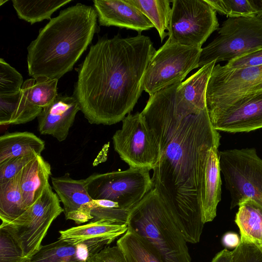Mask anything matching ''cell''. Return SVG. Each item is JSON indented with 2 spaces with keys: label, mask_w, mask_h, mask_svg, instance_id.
I'll use <instances>...</instances> for the list:
<instances>
[{
  "label": "cell",
  "mask_w": 262,
  "mask_h": 262,
  "mask_svg": "<svg viewBox=\"0 0 262 262\" xmlns=\"http://www.w3.org/2000/svg\"><path fill=\"white\" fill-rule=\"evenodd\" d=\"M220 14L229 17H254L257 11L253 0H205Z\"/></svg>",
  "instance_id": "f1b7e54d"
},
{
  "label": "cell",
  "mask_w": 262,
  "mask_h": 262,
  "mask_svg": "<svg viewBox=\"0 0 262 262\" xmlns=\"http://www.w3.org/2000/svg\"><path fill=\"white\" fill-rule=\"evenodd\" d=\"M211 262H232V253L227 249L218 252Z\"/></svg>",
  "instance_id": "ab89813d"
},
{
  "label": "cell",
  "mask_w": 262,
  "mask_h": 262,
  "mask_svg": "<svg viewBox=\"0 0 262 262\" xmlns=\"http://www.w3.org/2000/svg\"><path fill=\"white\" fill-rule=\"evenodd\" d=\"M262 90V65L232 69L215 65L206 90L208 112L223 107L238 97Z\"/></svg>",
  "instance_id": "7c38bea8"
},
{
  "label": "cell",
  "mask_w": 262,
  "mask_h": 262,
  "mask_svg": "<svg viewBox=\"0 0 262 262\" xmlns=\"http://www.w3.org/2000/svg\"><path fill=\"white\" fill-rule=\"evenodd\" d=\"M20 92L11 95H0L1 125H8L15 111Z\"/></svg>",
  "instance_id": "d590c367"
},
{
  "label": "cell",
  "mask_w": 262,
  "mask_h": 262,
  "mask_svg": "<svg viewBox=\"0 0 262 262\" xmlns=\"http://www.w3.org/2000/svg\"><path fill=\"white\" fill-rule=\"evenodd\" d=\"M128 225L156 249L164 262H191L187 242L155 189L129 210Z\"/></svg>",
  "instance_id": "277c9868"
},
{
  "label": "cell",
  "mask_w": 262,
  "mask_h": 262,
  "mask_svg": "<svg viewBox=\"0 0 262 262\" xmlns=\"http://www.w3.org/2000/svg\"><path fill=\"white\" fill-rule=\"evenodd\" d=\"M232 262H262V248L241 243L232 251Z\"/></svg>",
  "instance_id": "836d02e7"
},
{
  "label": "cell",
  "mask_w": 262,
  "mask_h": 262,
  "mask_svg": "<svg viewBox=\"0 0 262 262\" xmlns=\"http://www.w3.org/2000/svg\"><path fill=\"white\" fill-rule=\"evenodd\" d=\"M71 1L12 0V3L18 18L32 25L44 19L50 20L55 11Z\"/></svg>",
  "instance_id": "484cf974"
},
{
  "label": "cell",
  "mask_w": 262,
  "mask_h": 262,
  "mask_svg": "<svg viewBox=\"0 0 262 262\" xmlns=\"http://www.w3.org/2000/svg\"><path fill=\"white\" fill-rule=\"evenodd\" d=\"M79 111V104L73 96L58 94L53 101L43 108L37 117L39 133L50 135L59 142L63 141Z\"/></svg>",
  "instance_id": "9a60e30c"
},
{
  "label": "cell",
  "mask_w": 262,
  "mask_h": 262,
  "mask_svg": "<svg viewBox=\"0 0 262 262\" xmlns=\"http://www.w3.org/2000/svg\"><path fill=\"white\" fill-rule=\"evenodd\" d=\"M51 174L50 164L41 155H37L17 176L23 202L27 209L41 196Z\"/></svg>",
  "instance_id": "ffe728a7"
},
{
  "label": "cell",
  "mask_w": 262,
  "mask_h": 262,
  "mask_svg": "<svg viewBox=\"0 0 262 262\" xmlns=\"http://www.w3.org/2000/svg\"><path fill=\"white\" fill-rule=\"evenodd\" d=\"M221 172L231 196L230 208L247 199L262 207V159L254 148L219 152Z\"/></svg>",
  "instance_id": "8992f818"
},
{
  "label": "cell",
  "mask_w": 262,
  "mask_h": 262,
  "mask_svg": "<svg viewBox=\"0 0 262 262\" xmlns=\"http://www.w3.org/2000/svg\"><path fill=\"white\" fill-rule=\"evenodd\" d=\"M167 41L201 48L219 29L216 12L205 0H173Z\"/></svg>",
  "instance_id": "9c48e42d"
},
{
  "label": "cell",
  "mask_w": 262,
  "mask_h": 262,
  "mask_svg": "<svg viewBox=\"0 0 262 262\" xmlns=\"http://www.w3.org/2000/svg\"><path fill=\"white\" fill-rule=\"evenodd\" d=\"M90 262H127L121 249L117 246L104 247L95 254Z\"/></svg>",
  "instance_id": "8d00e7d4"
},
{
  "label": "cell",
  "mask_w": 262,
  "mask_h": 262,
  "mask_svg": "<svg viewBox=\"0 0 262 262\" xmlns=\"http://www.w3.org/2000/svg\"><path fill=\"white\" fill-rule=\"evenodd\" d=\"M93 3L99 26L132 29L139 34L154 27L144 14L125 0H94Z\"/></svg>",
  "instance_id": "e0dca14e"
},
{
  "label": "cell",
  "mask_w": 262,
  "mask_h": 262,
  "mask_svg": "<svg viewBox=\"0 0 262 262\" xmlns=\"http://www.w3.org/2000/svg\"><path fill=\"white\" fill-rule=\"evenodd\" d=\"M139 9L152 23L161 41L168 36L171 8L169 0H125Z\"/></svg>",
  "instance_id": "83f0119b"
},
{
  "label": "cell",
  "mask_w": 262,
  "mask_h": 262,
  "mask_svg": "<svg viewBox=\"0 0 262 262\" xmlns=\"http://www.w3.org/2000/svg\"><path fill=\"white\" fill-rule=\"evenodd\" d=\"M216 130L249 132L262 128V90L247 93L208 112Z\"/></svg>",
  "instance_id": "4fadbf2b"
},
{
  "label": "cell",
  "mask_w": 262,
  "mask_h": 262,
  "mask_svg": "<svg viewBox=\"0 0 262 262\" xmlns=\"http://www.w3.org/2000/svg\"><path fill=\"white\" fill-rule=\"evenodd\" d=\"M180 83L150 96L141 113L159 149L151 177L153 189L171 211L186 242L196 244L204 225L201 189L206 160L209 149L219 146L221 136L207 108L189 115L177 109Z\"/></svg>",
  "instance_id": "6da1fadb"
},
{
  "label": "cell",
  "mask_w": 262,
  "mask_h": 262,
  "mask_svg": "<svg viewBox=\"0 0 262 262\" xmlns=\"http://www.w3.org/2000/svg\"><path fill=\"white\" fill-rule=\"evenodd\" d=\"M24 82L21 74L1 58L0 95H11L19 92Z\"/></svg>",
  "instance_id": "f546056e"
},
{
  "label": "cell",
  "mask_w": 262,
  "mask_h": 262,
  "mask_svg": "<svg viewBox=\"0 0 262 262\" xmlns=\"http://www.w3.org/2000/svg\"><path fill=\"white\" fill-rule=\"evenodd\" d=\"M45 147V142L33 133H6L0 137V163L11 158L31 154L41 155Z\"/></svg>",
  "instance_id": "cb8c5ba5"
},
{
  "label": "cell",
  "mask_w": 262,
  "mask_h": 262,
  "mask_svg": "<svg viewBox=\"0 0 262 262\" xmlns=\"http://www.w3.org/2000/svg\"><path fill=\"white\" fill-rule=\"evenodd\" d=\"M60 200L49 183L41 196L24 213L0 227L8 231L28 259L40 248L54 220L63 212Z\"/></svg>",
  "instance_id": "52a82bcc"
},
{
  "label": "cell",
  "mask_w": 262,
  "mask_h": 262,
  "mask_svg": "<svg viewBox=\"0 0 262 262\" xmlns=\"http://www.w3.org/2000/svg\"><path fill=\"white\" fill-rule=\"evenodd\" d=\"M114 241L99 238L74 244L62 239L41 246L26 262H90L104 246Z\"/></svg>",
  "instance_id": "2e32d148"
},
{
  "label": "cell",
  "mask_w": 262,
  "mask_h": 262,
  "mask_svg": "<svg viewBox=\"0 0 262 262\" xmlns=\"http://www.w3.org/2000/svg\"><path fill=\"white\" fill-rule=\"evenodd\" d=\"M64 215L67 220H73L77 224L85 223L93 218L91 214V207L89 203L84 204L78 210Z\"/></svg>",
  "instance_id": "74e56055"
},
{
  "label": "cell",
  "mask_w": 262,
  "mask_h": 262,
  "mask_svg": "<svg viewBox=\"0 0 262 262\" xmlns=\"http://www.w3.org/2000/svg\"><path fill=\"white\" fill-rule=\"evenodd\" d=\"M202 48L166 41L151 59L145 72L143 90L149 96L169 86L182 82L199 67Z\"/></svg>",
  "instance_id": "30bf717a"
},
{
  "label": "cell",
  "mask_w": 262,
  "mask_h": 262,
  "mask_svg": "<svg viewBox=\"0 0 262 262\" xmlns=\"http://www.w3.org/2000/svg\"><path fill=\"white\" fill-rule=\"evenodd\" d=\"M156 52L149 37H99L76 71L73 96L92 124L111 125L129 114L143 90L147 68Z\"/></svg>",
  "instance_id": "7a4b0ae2"
},
{
  "label": "cell",
  "mask_w": 262,
  "mask_h": 262,
  "mask_svg": "<svg viewBox=\"0 0 262 262\" xmlns=\"http://www.w3.org/2000/svg\"><path fill=\"white\" fill-rule=\"evenodd\" d=\"M114 150L129 167L153 169L159 158L155 138L141 113L128 114L114 134Z\"/></svg>",
  "instance_id": "8fae6325"
},
{
  "label": "cell",
  "mask_w": 262,
  "mask_h": 262,
  "mask_svg": "<svg viewBox=\"0 0 262 262\" xmlns=\"http://www.w3.org/2000/svg\"><path fill=\"white\" fill-rule=\"evenodd\" d=\"M262 65V48L228 61L224 66L232 69H243Z\"/></svg>",
  "instance_id": "e575fe53"
},
{
  "label": "cell",
  "mask_w": 262,
  "mask_h": 262,
  "mask_svg": "<svg viewBox=\"0 0 262 262\" xmlns=\"http://www.w3.org/2000/svg\"><path fill=\"white\" fill-rule=\"evenodd\" d=\"M149 170L129 167L123 171L94 173L85 179L86 189L93 200H111L130 210L153 189Z\"/></svg>",
  "instance_id": "ba28073f"
},
{
  "label": "cell",
  "mask_w": 262,
  "mask_h": 262,
  "mask_svg": "<svg viewBox=\"0 0 262 262\" xmlns=\"http://www.w3.org/2000/svg\"><path fill=\"white\" fill-rule=\"evenodd\" d=\"M36 154L8 159L0 163V183L15 178L22 169L36 156Z\"/></svg>",
  "instance_id": "1f68e13d"
},
{
  "label": "cell",
  "mask_w": 262,
  "mask_h": 262,
  "mask_svg": "<svg viewBox=\"0 0 262 262\" xmlns=\"http://www.w3.org/2000/svg\"><path fill=\"white\" fill-rule=\"evenodd\" d=\"M262 48V17H228L218 35L202 49L199 67L215 60L230 61Z\"/></svg>",
  "instance_id": "5b68a950"
},
{
  "label": "cell",
  "mask_w": 262,
  "mask_h": 262,
  "mask_svg": "<svg viewBox=\"0 0 262 262\" xmlns=\"http://www.w3.org/2000/svg\"><path fill=\"white\" fill-rule=\"evenodd\" d=\"M53 189L63 204L64 214L79 209L93 201L86 186L85 179L75 180L69 173L58 177H52Z\"/></svg>",
  "instance_id": "603a6c76"
},
{
  "label": "cell",
  "mask_w": 262,
  "mask_h": 262,
  "mask_svg": "<svg viewBox=\"0 0 262 262\" xmlns=\"http://www.w3.org/2000/svg\"><path fill=\"white\" fill-rule=\"evenodd\" d=\"M253 2L257 11V16L262 17V0H253Z\"/></svg>",
  "instance_id": "60d3db41"
},
{
  "label": "cell",
  "mask_w": 262,
  "mask_h": 262,
  "mask_svg": "<svg viewBox=\"0 0 262 262\" xmlns=\"http://www.w3.org/2000/svg\"><path fill=\"white\" fill-rule=\"evenodd\" d=\"M218 147L213 146L208 151L201 183V210L204 224L215 217L217 206L221 200L222 181Z\"/></svg>",
  "instance_id": "d6986e66"
},
{
  "label": "cell",
  "mask_w": 262,
  "mask_h": 262,
  "mask_svg": "<svg viewBox=\"0 0 262 262\" xmlns=\"http://www.w3.org/2000/svg\"><path fill=\"white\" fill-rule=\"evenodd\" d=\"M27 260L12 235L0 227V262H26Z\"/></svg>",
  "instance_id": "4dcf8cb0"
},
{
  "label": "cell",
  "mask_w": 262,
  "mask_h": 262,
  "mask_svg": "<svg viewBox=\"0 0 262 262\" xmlns=\"http://www.w3.org/2000/svg\"><path fill=\"white\" fill-rule=\"evenodd\" d=\"M58 80L45 77L25 80L8 125L24 124L37 117L57 96Z\"/></svg>",
  "instance_id": "5bb4252c"
},
{
  "label": "cell",
  "mask_w": 262,
  "mask_h": 262,
  "mask_svg": "<svg viewBox=\"0 0 262 262\" xmlns=\"http://www.w3.org/2000/svg\"><path fill=\"white\" fill-rule=\"evenodd\" d=\"M7 1H2V0H1L0 1V3H1V5H2L4 3L7 2Z\"/></svg>",
  "instance_id": "b9f144b4"
},
{
  "label": "cell",
  "mask_w": 262,
  "mask_h": 262,
  "mask_svg": "<svg viewBox=\"0 0 262 262\" xmlns=\"http://www.w3.org/2000/svg\"><path fill=\"white\" fill-rule=\"evenodd\" d=\"M129 210L120 208H107L98 206L91 202L92 221L105 220L128 224Z\"/></svg>",
  "instance_id": "d6a6232c"
},
{
  "label": "cell",
  "mask_w": 262,
  "mask_h": 262,
  "mask_svg": "<svg viewBox=\"0 0 262 262\" xmlns=\"http://www.w3.org/2000/svg\"><path fill=\"white\" fill-rule=\"evenodd\" d=\"M28 209L25 206L17 177L0 183V218L2 223L11 222Z\"/></svg>",
  "instance_id": "4316f807"
},
{
  "label": "cell",
  "mask_w": 262,
  "mask_h": 262,
  "mask_svg": "<svg viewBox=\"0 0 262 262\" xmlns=\"http://www.w3.org/2000/svg\"><path fill=\"white\" fill-rule=\"evenodd\" d=\"M222 241L226 247L235 248L241 243V238L237 233L228 232L223 235Z\"/></svg>",
  "instance_id": "f35d334b"
},
{
  "label": "cell",
  "mask_w": 262,
  "mask_h": 262,
  "mask_svg": "<svg viewBox=\"0 0 262 262\" xmlns=\"http://www.w3.org/2000/svg\"><path fill=\"white\" fill-rule=\"evenodd\" d=\"M235 222L238 226L241 243L262 248V207L252 199L239 204Z\"/></svg>",
  "instance_id": "7402d4cb"
},
{
  "label": "cell",
  "mask_w": 262,
  "mask_h": 262,
  "mask_svg": "<svg viewBox=\"0 0 262 262\" xmlns=\"http://www.w3.org/2000/svg\"><path fill=\"white\" fill-rule=\"evenodd\" d=\"M216 63L214 60L205 65L180 83L176 93V105L179 112L198 114L206 109L207 87Z\"/></svg>",
  "instance_id": "ac0fdd59"
},
{
  "label": "cell",
  "mask_w": 262,
  "mask_h": 262,
  "mask_svg": "<svg viewBox=\"0 0 262 262\" xmlns=\"http://www.w3.org/2000/svg\"><path fill=\"white\" fill-rule=\"evenodd\" d=\"M116 245L122 251L127 262H164L156 249L128 225Z\"/></svg>",
  "instance_id": "d4e9b609"
},
{
  "label": "cell",
  "mask_w": 262,
  "mask_h": 262,
  "mask_svg": "<svg viewBox=\"0 0 262 262\" xmlns=\"http://www.w3.org/2000/svg\"><path fill=\"white\" fill-rule=\"evenodd\" d=\"M99 30L93 7L77 3L60 11L27 48L29 75L58 80L73 69Z\"/></svg>",
  "instance_id": "3957f363"
},
{
  "label": "cell",
  "mask_w": 262,
  "mask_h": 262,
  "mask_svg": "<svg viewBox=\"0 0 262 262\" xmlns=\"http://www.w3.org/2000/svg\"><path fill=\"white\" fill-rule=\"evenodd\" d=\"M127 228V224L100 220L59 231L60 236L58 239L74 244L99 238H110L114 241L118 237L123 235Z\"/></svg>",
  "instance_id": "44dd1931"
}]
</instances>
